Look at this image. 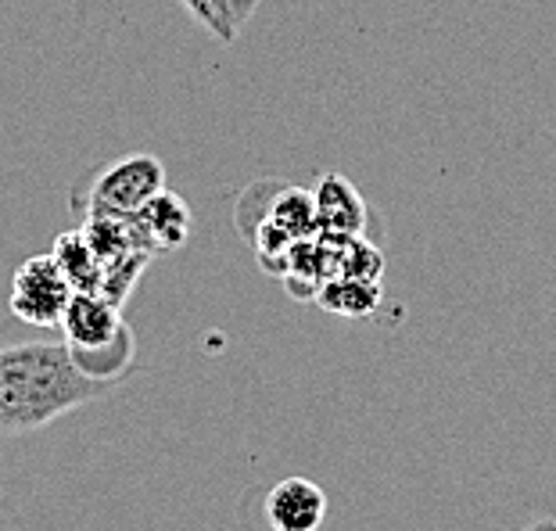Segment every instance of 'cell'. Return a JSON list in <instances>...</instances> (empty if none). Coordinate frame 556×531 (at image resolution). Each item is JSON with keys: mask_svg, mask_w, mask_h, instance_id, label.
<instances>
[{"mask_svg": "<svg viewBox=\"0 0 556 531\" xmlns=\"http://www.w3.org/2000/svg\"><path fill=\"white\" fill-rule=\"evenodd\" d=\"M180 4L191 11V15L201 22V26H208L223 40V29H219V18H216V8H212V0H180Z\"/></svg>", "mask_w": 556, "mask_h": 531, "instance_id": "15", "label": "cell"}, {"mask_svg": "<svg viewBox=\"0 0 556 531\" xmlns=\"http://www.w3.org/2000/svg\"><path fill=\"white\" fill-rule=\"evenodd\" d=\"M134 216L140 223V230H144L151 252H176V248H184L187 238H191V208L169 187H162Z\"/></svg>", "mask_w": 556, "mask_h": 531, "instance_id": "7", "label": "cell"}, {"mask_svg": "<svg viewBox=\"0 0 556 531\" xmlns=\"http://www.w3.org/2000/svg\"><path fill=\"white\" fill-rule=\"evenodd\" d=\"M525 531H556V517H539V521H531Z\"/></svg>", "mask_w": 556, "mask_h": 531, "instance_id": "16", "label": "cell"}, {"mask_svg": "<svg viewBox=\"0 0 556 531\" xmlns=\"http://www.w3.org/2000/svg\"><path fill=\"white\" fill-rule=\"evenodd\" d=\"M381 299H384L381 280H363V277H330L316 291V302L327 313L356 316V320L359 316H370L381 305Z\"/></svg>", "mask_w": 556, "mask_h": 531, "instance_id": "10", "label": "cell"}, {"mask_svg": "<svg viewBox=\"0 0 556 531\" xmlns=\"http://www.w3.org/2000/svg\"><path fill=\"white\" fill-rule=\"evenodd\" d=\"M165 187V165L155 155H126L93 176L87 198L79 202L83 216H134Z\"/></svg>", "mask_w": 556, "mask_h": 531, "instance_id": "2", "label": "cell"}, {"mask_svg": "<svg viewBox=\"0 0 556 531\" xmlns=\"http://www.w3.org/2000/svg\"><path fill=\"white\" fill-rule=\"evenodd\" d=\"M384 274V255L377 248L356 233V238H345L338 255V277H363V280H381Z\"/></svg>", "mask_w": 556, "mask_h": 531, "instance_id": "13", "label": "cell"}, {"mask_svg": "<svg viewBox=\"0 0 556 531\" xmlns=\"http://www.w3.org/2000/svg\"><path fill=\"white\" fill-rule=\"evenodd\" d=\"M266 521L274 531H319L327 521V492L309 478H283L266 495Z\"/></svg>", "mask_w": 556, "mask_h": 531, "instance_id": "5", "label": "cell"}, {"mask_svg": "<svg viewBox=\"0 0 556 531\" xmlns=\"http://www.w3.org/2000/svg\"><path fill=\"white\" fill-rule=\"evenodd\" d=\"M263 219L280 227L288 238L302 241L313 238L319 230L316 227V205H313V191H302V187H283L277 184V191L269 194V202L263 208ZM255 230V227H252Z\"/></svg>", "mask_w": 556, "mask_h": 531, "instance_id": "9", "label": "cell"}, {"mask_svg": "<svg viewBox=\"0 0 556 531\" xmlns=\"http://www.w3.org/2000/svg\"><path fill=\"white\" fill-rule=\"evenodd\" d=\"M151 263V252H129L123 258H115V263H104L101 266V291L109 302H115L123 309V302L134 294L137 280L144 277V269Z\"/></svg>", "mask_w": 556, "mask_h": 531, "instance_id": "12", "label": "cell"}, {"mask_svg": "<svg viewBox=\"0 0 556 531\" xmlns=\"http://www.w3.org/2000/svg\"><path fill=\"white\" fill-rule=\"evenodd\" d=\"M313 205H316V227L330 233H366L370 212H366L363 194L356 184L345 180L338 173L319 176L313 187Z\"/></svg>", "mask_w": 556, "mask_h": 531, "instance_id": "6", "label": "cell"}, {"mask_svg": "<svg viewBox=\"0 0 556 531\" xmlns=\"http://www.w3.org/2000/svg\"><path fill=\"white\" fill-rule=\"evenodd\" d=\"M68 299H73V285L65 280V274L58 269L51 255L26 258L15 269V277H11L8 305L29 327H58Z\"/></svg>", "mask_w": 556, "mask_h": 531, "instance_id": "3", "label": "cell"}, {"mask_svg": "<svg viewBox=\"0 0 556 531\" xmlns=\"http://www.w3.org/2000/svg\"><path fill=\"white\" fill-rule=\"evenodd\" d=\"M212 8H216V18H219V29H223V43H233L238 40V33L248 18H252V8H248V0H212Z\"/></svg>", "mask_w": 556, "mask_h": 531, "instance_id": "14", "label": "cell"}, {"mask_svg": "<svg viewBox=\"0 0 556 531\" xmlns=\"http://www.w3.org/2000/svg\"><path fill=\"white\" fill-rule=\"evenodd\" d=\"M79 370L65 341H29L0 349V434L40 431L104 392Z\"/></svg>", "mask_w": 556, "mask_h": 531, "instance_id": "1", "label": "cell"}, {"mask_svg": "<svg viewBox=\"0 0 556 531\" xmlns=\"http://www.w3.org/2000/svg\"><path fill=\"white\" fill-rule=\"evenodd\" d=\"M58 327H62V338H65L68 352L109 349L112 341H119V334L126 330L123 309L98 291H73V299H68Z\"/></svg>", "mask_w": 556, "mask_h": 531, "instance_id": "4", "label": "cell"}, {"mask_svg": "<svg viewBox=\"0 0 556 531\" xmlns=\"http://www.w3.org/2000/svg\"><path fill=\"white\" fill-rule=\"evenodd\" d=\"M51 258L65 274L68 285H73V291H101V258L93 255V248L83 238V230L58 233Z\"/></svg>", "mask_w": 556, "mask_h": 531, "instance_id": "11", "label": "cell"}, {"mask_svg": "<svg viewBox=\"0 0 556 531\" xmlns=\"http://www.w3.org/2000/svg\"><path fill=\"white\" fill-rule=\"evenodd\" d=\"M79 230H83V238H87V244L93 248V255L101 258V266L115 263V258H123L129 252H151L137 216H87Z\"/></svg>", "mask_w": 556, "mask_h": 531, "instance_id": "8", "label": "cell"}]
</instances>
